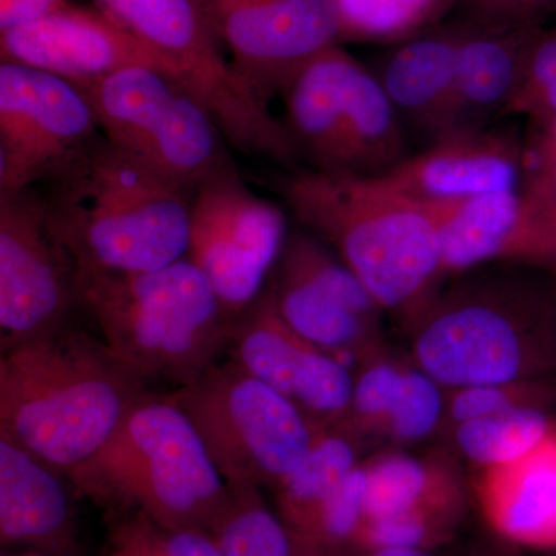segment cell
<instances>
[{
	"mask_svg": "<svg viewBox=\"0 0 556 556\" xmlns=\"http://www.w3.org/2000/svg\"><path fill=\"white\" fill-rule=\"evenodd\" d=\"M148 391L104 340L67 325L2 351L0 437L68 477Z\"/></svg>",
	"mask_w": 556,
	"mask_h": 556,
	"instance_id": "obj_1",
	"label": "cell"
},
{
	"mask_svg": "<svg viewBox=\"0 0 556 556\" xmlns=\"http://www.w3.org/2000/svg\"><path fill=\"white\" fill-rule=\"evenodd\" d=\"M463 20L393 43L380 67L372 70L404 121L409 137L430 144L447 130Z\"/></svg>",
	"mask_w": 556,
	"mask_h": 556,
	"instance_id": "obj_19",
	"label": "cell"
},
{
	"mask_svg": "<svg viewBox=\"0 0 556 556\" xmlns=\"http://www.w3.org/2000/svg\"><path fill=\"white\" fill-rule=\"evenodd\" d=\"M241 79L268 104L289 76L340 43L332 0H206Z\"/></svg>",
	"mask_w": 556,
	"mask_h": 556,
	"instance_id": "obj_13",
	"label": "cell"
},
{
	"mask_svg": "<svg viewBox=\"0 0 556 556\" xmlns=\"http://www.w3.org/2000/svg\"><path fill=\"white\" fill-rule=\"evenodd\" d=\"M522 135L500 121L450 131L412 153L383 181L424 203H459L519 189Z\"/></svg>",
	"mask_w": 556,
	"mask_h": 556,
	"instance_id": "obj_16",
	"label": "cell"
},
{
	"mask_svg": "<svg viewBox=\"0 0 556 556\" xmlns=\"http://www.w3.org/2000/svg\"><path fill=\"white\" fill-rule=\"evenodd\" d=\"M280 190L303 228L334 249L383 313L409 325L441 292L439 228L452 203L409 199L379 177L309 167Z\"/></svg>",
	"mask_w": 556,
	"mask_h": 556,
	"instance_id": "obj_2",
	"label": "cell"
},
{
	"mask_svg": "<svg viewBox=\"0 0 556 556\" xmlns=\"http://www.w3.org/2000/svg\"><path fill=\"white\" fill-rule=\"evenodd\" d=\"M226 142L211 113L182 86L135 159L193 195L201 181L233 164Z\"/></svg>",
	"mask_w": 556,
	"mask_h": 556,
	"instance_id": "obj_23",
	"label": "cell"
},
{
	"mask_svg": "<svg viewBox=\"0 0 556 556\" xmlns=\"http://www.w3.org/2000/svg\"><path fill=\"white\" fill-rule=\"evenodd\" d=\"M105 556H223L206 530L161 526L141 511L112 515Z\"/></svg>",
	"mask_w": 556,
	"mask_h": 556,
	"instance_id": "obj_30",
	"label": "cell"
},
{
	"mask_svg": "<svg viewBox=\"0 0 556 556\" xmlns=\"http://www.w3.org/2000/svg\"><path fill=\"white\" fill-rule=\"evenodd\" d=\"M482 517L503 543L556 551V428L535 450L484 468L477 484Z\"/></svg>",
	"mask_w": 556,
	"mask_h": 556,
	"instance_id": "obj_21",
	"label": "cell"
},
{
	"mask_svg": "<svg viewBox=\"0 0 556 556\" xmlns=\"http://www.w3.org/2000/svg\"><path fill=\"white\" fill-rule=\"evenodd\" d=\"M466 510L416 508L390 517L365 519L353 551L419 548L434 551L455 538Z\"/></svg>",
	"mask_w": 556,
	"mask_h": 556,
	"instance_id": "obj_32",
	"label": "cell"
},
{
	"mask_svg": "<svg viewBox=\"0 0 556 556\" xmlns=\"http://www.w3.org/2000/svg\"><path fill=\"white\" fill-rule=\"evenodd\" d=\"M555 428L552 409L521 408L467 420L448 431L457 452L484 470L529 455Z\"/></svg>",
	"mask_w": 556,
	"mask_h": 556,
	"instance_id": "obj_27",
	"label": "cell"
},
{
	"mask_svg": "<svg viewBox=\"0 0 556 556\" xmlns=\"http://www.w3.org/2000/svg\"><path fill=\"white\" fill-rule=\"evenodd\" d=\"M181 87L178 78L163 70L129 67L79 89L93 110L102 137L137 156Z\"/></svg>",
	"mask_w": 556,
	"mask_h": 556,
	"instance_id": "obj_24",
	"label": "cell"
},
{
	"mask_svg": "<svg viewBox=\"0 0 556 556\" xmlns=\"http://www.w3.org/2000/svg\"><path fill=\"white\" fill-rule=\"evenodd\" d=\"M466 13L493 20L540 22L556 10V0H466Z\"/></svg>",
	"mask_w": 556,
	"mask_h": 556,
	"instance_id": "obj_38",
	"label": "cell"
},
{
	"mask_svg": "<svg viewBox=\"0 0 556 556\" xmlns=\"http://www.w3.org/2000/svg\"><path fill=\"white\" fill-rule=\"evenodd\" d=\"M460 20L464 35L445 134L481 129L503 119L544 31L540 22L493 20L468 13Z\"/></svg>",
	"mask_w": 556,
	"mask_h": 556,
	"instance_id": "obj_17",
	"label": "cell"
},
{
	"mask_svg": "<svg viewBox=\"0 0 556 556\" xmlns=\"http://www.w3.org/2000/svg\"><path fill=\"white\" fill-rule=\"evenodd\" d=\"M343 556H438L433 551L419 548H372V551H351Z\"/></svg>",
	"mask_w": 556,
	"mask_h": 556,
	"instance_id": "obj_40",
	"label": "cell"
},
{
	"mask_svg": "<svg viewBox=\"0 0 556 556\" xmlns=\"http://www.w3.org/2000/svg\"><path fill=\"white\" fill-rule=\"evenodd\" d=\"M98 7L159 53L179 83L206 108L232 148L294 163L285 124L240 78L223 51L206 0H97Z\"/></svg>",
	"mask_w": 556,
	"mask_h": 556,
	"instance_id": "obj_7",
	"label": "cell"
},
{
	"mask_svg": "<svg viewBox=\"0 0 556 556\" xmlns=\"http://www.w3.org/2000/svg\"><path fill=\"white\" fill-rule=\"evenodd\" d=\"M101 137L75 84L27 65L0 64V190L47 185Z\"/></svg>",
	"mask_w": 556,
	"mask_h": 556,
	"instance_id": "obj_11",
	"label": "cell"
},
{
	"mask_svg": "<svg viewBox=\"0 0 556 556\" xmlns=\"http://www.w3.org/2000/svg\"><path fill=\"white\" fill-rule=\"evenodd\" d=\"M466 0H332L340 43L393 46L448 20Z\"/></svg>",
	"mask_w": 556,
	"mask_h": 556,
	"instance_id": "obj_28",
	"label": "cell"
},
{
	"mask_svg": "<svg viewBox=\"0 0 556 556\" xmlns=\"http://www.w3.org/2000/svg\"><path fill=\"white\" fill-rule=\"evenodd\" d=\"M64 473L0 437V543L79 555V525Z\"/></svg>",
	"mask_w": 556,
	"mask_h": 556,
	"instance_id": "obj_18",
	"label": "cell"
},
{
	"mask_svg": "<svg viewBox=\"0 0 556 556\" xmlns=\"http://www.w3.org/2000/svg\"><path fill=\"white\" fill-rule=\"evenodd\" d=\"M232 490V501L212 530L223 556H295L294 541L257 486Z\"/></svg>",
	"mask_w": 556,
	"mask_h": 556,
	"instance_id": "obj_29",
	"label": "cell"
},
{
	"mask_svg": "<svg viewBox=\"0 0 556 556\" xmlns=\"http://www.w3.org/2000/svg\"><path fill=\"white\" fill-rule=\"evenodd\" d=\"M521 408H556V379L517 380L448 390L444 430Z\"/></svg>",
	"mask_w": 556,
	"mask_h": 556,
	"instance_id": "obj_33",
	"label": "cell"
},
{
	"mask_svg": "<svg viewBox=\"0 0 556 556\" xmlns=\"http://www.w3.org/2000/svg\"><path fill=\"white\" fill-rule=\"evenodd\" d=\"M364 464L368 478L365 519L416 508L467 510L466 486L445 457L386 452Z\"/></svg>",
	"mask_w": 556,
	"mask_h": 556,
	"instance_id": "obj_25",
	"label": "cell"
},
{
	"mask_svg": "<svg viewBox=\"0 0 556 556\" xmlns=\"http://www.w3.org/2000/svg\"><path fill=\"white\" fill-rule=\"evenodd\" d=\"M556 84V27L544 30L536 40L527 62L525 78L519 84L517 93L511 98L510 104L504 112L508 116H530L541 98Z\"/></svg>",
	"mask_w": 556,
	"mask_h": 556,
	"instance_id": "obj_36",
	"label": "cell"
},
{
	"mask_svg": "<svg viewBox=\"0 0 556 556\" xmlns=\"http://www.w3.org/2000/svg\"><path fill=\"white\" fill-rule=\"evenodd\" d=\"M76 287L102 340L146 382L188 386L228 348L233 318L188 257L150 273L76 269Z\"/></svg>",
	"mask_w": 556,
	"mask_h": 556,
	"instance_id": "obj_6",
	"label": "cell"
},
{
	"mask_svg": "<svg viewBox=\"0 0 556 556\" xmlns=\"http://www.w3.org/2000/svg\"><path fill=\"white\" fill-rule=\"evenodd\" d=\"M357 439L339 428L321 431L308 455L273 489L278 518L298 543L308 532L328 497L346 475L357 467Z\"/></svg>",
	"mask_w": 556,
	"mask_h": 556,
	"instance_id": "obj_26",
	"label": "cell"
},
{
	"mask_svg": "<svg viewBox=\"0 0 556 556\" xmlns=\"http://www.w3.org/2000/svg\"><path fill=\"white\" fill-rule=\"evenodd\" d=\"M526 211V241L519 266L556 274V211Z\"/></svg>",
	"mask_w": 556,
	"mask_h": 556,
	"instance_id": "obj_37",
	"label": "cell"
},
{
	"mask_svg": "<svg viewBox=\"0 0 556 556\" xmlns=\"http://www.w3.org/2000/svg\"><path fill=\"white\" fill-rule=\"evenodd\" d=\"M3 556H79L68 554H58V552L36 551V548H20V551L10 552Z\"/></svg>",
	"mask_w": 556,
	"mask_h": 556,
	"instance_id": "obj_41",
	"label": "cell"
},
{
	"mask_svg": "<svg viewBox=\"0 0 556 556\" xmlns=\"http://www.w3.org/2000/svg\"><path fill=\"white\" fill-rule=\"evenodd\" d=\"M79 305L76 266L35 189L0 190L2 351L67 327Z\"/></svg>",
	"mask_w": 556,
	"mask_h": 556,
	"instance_id": "obj_12",
	"label": "cell"
},
{
	"mask_svg": "<svg viewBox=\"0 0 556 556\" xmlns=\"http://www.w3.org/2000/svg\"><path fill=\"white\" fill-rule=\"evenodd\" d=\"M2 62L27 65L86 86L129 67L174 70L159 53L100 9L65 3L47 16L0 31Z\"/></svg>",
	"mask_w": 556,
	"mask_h": 556,
	"instance_id": "obj_15",
	"label": "cell"
},
{
	"mask_svg": "<svg viewBox=\"0 0 556 556\" xmlns=\"http://www.w3.org/2000/svg\"><path fill=\"white\" fill-rule=\"evenodd\" d=\"M268 291L289 327L346 368L361 367L382 350L383 309L356 274L309 230L288 233Z\"/></svg>",
	"mask_w": 556,
	"mask_h": 556,
	"instance_id": "obj_10",
	"label": "cell"
},
{
	"mask_svg": "<svg viewBox=\"0 0 556 556\" xmlns=\"http://www.w3.org/2000/svg\"><path fill=\"white\" fill-rule=\"evenodd\" d=\"M407 362L388 356L379 350L358 367L353 396L339 430L358 442L365 438H383L388 416L393 409Z\"/></svg>",
	"mask_w": 556,
	"mask_h": 556,
	"instance_id": "obj_31",
	"label": "cell"
},
{
	"mask_svg": "<svg viewBox=\"0 0 556 556\" xmlns=\"http://www.w3.org/2000/svg\"><path fill=\"white\" fill-rule=\"evenodd\" d=\"M226 351L316 426L334 428L345 419L354 387L350 369L289 327L268 288L233 320Z\"/></svg>",
	"mask_w": 556,
	"mask_h": 556,
	"instance_id": "obj_14",
	"label": "cell"
},
{
	"mask_svg": "<svg viewBox=\"0 0 556 556\" xmlns=\"http://www.w3.org/2000/svg\"><path fill=\"white\" fill-rule=\"evenodd\" d=\"M444 390L415 362L405 364L401 388L388 416L383 438L399 444H412L444 428L447 405Z\"/></svg>",
	"mask_w": 556,
	"mask_h": 556,
	"instance_id": "obj_34",
	"label": "cell"
},
{
	"mask_svg": "<svg viewBox=\"0 0 556 556\" xmlns=\"http://www.w3.org/2000/svg\"><path fill=\"white\" fill-rule=\"evenodd\" d=\"M407 325L413 362L445 390L556 379V287L517 269L457 277Z\"/></svg>",
	"mask_w": 556,
	"mask_h": 556,
	"instance_id": "obj_4",
	"label": "cell"
},
{
	"mask_svg": "<svg viewBox=\"0 0 556 556\" xmlns=\"http://www.w3.org/2000/svg\"><path fill=\"white\" fill-rule=\"evenodd\" d=\"M288 233L283 207L252 192L230 164L193 192L186 257L236 320L265 291Z\"/></svg>",
	"mask_w": 556,
	"mask_h": 556,
	"instance_id": "obj_9",
	"label": "cell"
},
{
	"mask_svg": "<svg viewBox=\"0 0 556 556\" xmlns=\"http://www.w3.org/2000/svg\"><path fill=\"white\" fill-rule=\"evenodd\" d=\"M527 212L519 189L450 204L441 228V274L457 278L489 263L518 265Z\"/></svg>",
	"mask_w": 556,
	"mask_h": 556,
	"instance_id": "obj_22",
	"label": "cell"
},
{
	"mask_svg": "<svg viewBox=\"0 0 556 556\" xmlns=\"http://www.w3.org/2000/svg\"><path fill=\"white\" fill-rule=\"evenodd\" d=\"M67 478L76 493L110 515L141 511L174 529L212 533L232 501L188 415L169 394L150 391Z\"/></svg>",
	"mask_w": 556,
	"mask_h": 556,
	"instance_id": "obj_5",
	"label": "cell"
},
{
	"mask_svg": "<svg viewBox=\"0 0 556 556\" xmlns=\"http://www.w3.org/2000/svg\"><path fill=\"white\" fill-rule=\"evenodd\" d=\"M68 0H0V31L28 24L60 10Z\"/></svg>",
	"mask_w": 556,
	"mask_h": 556,
	"instance_id": "obj_39",
	"label": "cell"
},
{
	"mask_svg": "<svg viewBox=\"0 0 556 556\" xmlns=\"http://www.w3.org/2000/svg\"><path fill=\"white\" fill-rule=\"evenodd\" d=\"M356 58L334 43L300 65L280 90L285 127L309 169L350 175L348 78Z\"/></svg>",
	"mask_w": 556,
	"mask_h": 556,
	"instance_id": "obj_20",
	"label": "cell"
},
{
	"mask_svg": "<svg viewBox=\"0 0 556 556\" xmlns=\"http://www.w3.org/2000/svg\"><path fill=\"white\" fill-rule=\"evenodd\" d=\"M192 197L101 137L42 199L76 269L135 274L188 255Z\"/></svg>",
	"mask_w": 556,
	"mask_h": 556,
	"instance_id": "obj_3",
	"label": "cell"
},
{
	"mask_svg": "<svg viewBox=\"0 0 556 556\" xmlns=\"http://www.w3.org/2000/svg\"><path fill=\"white\" fill-rule=\"evenodd\" d=\"M519 193L530 211H556V113L527 118Z\"/></svg>",
	"mask_w": 556,
	"mask_h": 556,
	"instance_id": "obj_35",
	"label": "cell"
},
{
	"mask_svg": "<svg viewBox=\"0 0 556 556\" xmlns=\"http://www.w3.org/2000/svg\"><path fill=\"white\" fill-rule=\"evenodd\" d=\"M169 396L199 431L230 489H276L328 430L230 358Z\"/></svg>",
	"mask_w": 556,
	"mask_h": 556,
	"instance_id": "obj_8",
	"label": "cell"
}]
</instances>
